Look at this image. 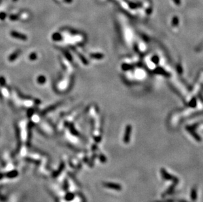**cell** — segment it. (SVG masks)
<instances>
[{
    "label": "cell",
    "mask_w": 203,
    "mask_h": 202,
    "mask_svg": "<svg viewBox=\"0 0 203 202\" xmlns=\"http://www.w3.org/2000/svg\"><path fill=\"white\" fill-rule=\"evenodd\" d=\"M160 174L161 176L163 177V178L166 180V181H172L173 183L175 184H177L179 183V179L177 177H175V176H173V175H171L164 168H162L160 169Z\"/></svg>",
    "instance_id": "1"
},
{
    "label": "cell",
    "mask_w": 203,
    "mask_h": 202,
    "mask_svg": "<svg viewBox=\"0 0 203 202\" xmlns=\"http://www.w3.org/2000/svg\"><path fill=\"white\" fill-rule=\"evenodd\" d=\"M103 186L107 188H110V189L116 191H120L122 189V186L120 184L114 183H103Z\"/></svg>",
    "instance_id": "2"
},
{
    "label": "cell",
    "mask_w": 203,
    "mask_h": 202,
    "mask_svg": "<svg viewBox=\"0 0 203 202\" xmlns=\"http://www.w3.org/2000/svg\"><path fill=\"white\" fill-rule=\"evenodd\" d=\"M11 36L12 37H14V38L21 39V40H23V41L27 40V36H26V35L21 34V33H18L17 32H15V31H13V32H11Z\"/></svg>",
    "instance_id": "3"
},
{
    "label": "cell",
    "mask_w": 203,
    "mask_h": 202,
    "mask_svg": "<svg viewBox=\"0 0 203 202\" xmlns=\"http://www.w3.org/2000/svg\"><path fill=\"white\" fill-rule=\"evenodd\" d=\"M20 55H21V51L18 50V51H16L14 52V53H13L10 55V56H9V57H8L9 61L13 62L14 60H16V58H18V57Z\"/></svg>",
    "instance_id": "4"
},
{
    "label": "cell",
    "mask_w": 203,
    "mask_h": 202,
    "mask_svg": "<svg viewBox=\"0 0 203 202\" xmlns=\"http://www.w3.org/2000/svg\"><path fill=\"white\" fill-rule=\"evenodd\" d=\"M191 198L193 201H195L197 198V192L196 188H193L191 191Z\"/></svg>",
    "instance_id": "5"
},
{
    "label": "cell",
    "mask_w": 203,
    "mask_h": 202,
    "mask_svg": "<svg viewBox=\"0 0 203 202\" xmlns=\"http://www.w3.org/2000/svg\"><path fill=\"white\" fill-rule=\"evenodd\" d=\"M37 83H39L40 84H44V83L46 81V78L44 76H39L37 79Z\"/></svg>",
    "instance_id": "6"
},
{
    "label": "cell",
    "mask_w": 203,
    "mask_h": 202,
    "mask_svg": "<svg viewBox=\"0 0 203 202\" xmlns=\"http://www.w3.org/2000/svg\"><path fill=\"white\" fill-rule=\"evenodd\" d=\"M29 58H30V60H36V58H37V55H36V53H33L30 54L29 56Z\"/></svg>",
    "instance_id": "7"
},
{
    "label": "cell",
    "mask_w": 203,
    "mask_h": 202,
    "mask_svg": "<svg viewBox=\"0 0 203 202\" xmlns=\"http://www.w3.org/2000/svg\"><path fill=\"white\" fill-rule=\"evenodd\" d=\"M100 160H101V161L102 162H105L106 161H107V158H105V156H103V155L101 156V158H100Z\"/></svg>",
    "instance_id": "8"
}]
</instances>
